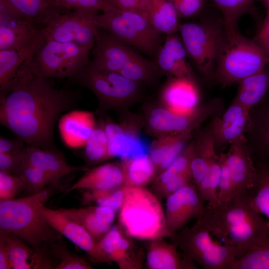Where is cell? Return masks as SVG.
Wrapping results in <instances>:
<instances>
[{"instance_id": "cell-1", "label": "cell", "mask_w": 269, "mask_h": 269, "mask_svg": "<svg viewBox=\"0 0 269 269\" xmlns=\"http://www.w3.org/2000/svg\"><path fill=\"white\" fill-rule=\"evenodd\" d=\"M77 90L54 88L49 78L36 76L29 66L0 93V123L28 146L56 149L53 131L65 112L77 106Z\"/></svg>"}, {"instance_id": "cell-2", "label": "cell", "mask_w": 269, "mask_h": 269, "mask_svg": "<svg viewBox=\"0 0 269 269\" xmlns=\"http://www.w3.org/2000/svg\"><path fill=\"white\" fill-rule=\"evenodd\" d=\"M46 188L20 198L0 199V231L14 234L36 250L59 241L62 235L43 218L38 202L46 200Z\"/></svg>"}, {"instance_id": "cell-3", "label": "cell", "mask_w": 269, "mask_h": 269, "mask_svg": "<svg viewBox=\"0 0 269 269\" xmlns=\"http://www.w3.org/2000/svg\"><path fill=\"white\" fill-rule=\"evenodd\" d=\"M125 198L119 210V226L127 236L151 241L171 238L158 196L145 187H124Z\"/></svg>"}, {"instance_id": "cell-4", "label": "cell", "mask_w": 269, "mask_h": 269, "mask_svg": "<svg viewBox=\"0 0 269 269\" xmlns=\"http://www.w3.org/2000/svg\"><path fill=\"white\" fill-rule=\"evenodd\" d=\"M269 64V56L256 43L238 30L227 29L218 54L215 81L223 87L239 82Z\"/></svg>"}, {"instance_id": "cell-5", "label": "cell", "mask_w": 269, "mask_h": 269, "mask_svg": "<svg viewBox=\"0 0 269 269\" xmlns=\"http://www.w3.org/2000/svg\"><path fill=\"white\" fill-rule=\"evenodd\" d=\"M250 192L236 193L229 201L206 206L199 219L210 233L234 245L264 218L252 203Z\"/></svg>"}, {"instance_id": "cell-6", "label": "cell", "mask_w": 269, "mask_h": 269, "mask_svg": "<svg viewBox=\"0 0 269 269\" xmlns=\"http://www.w3.org/2000/svg\"><path fill=\"white\" fill-rule=\"evenodd\" d=\"M178 30L187 54L202 76L215 81L218 54L227 34L223 18L180 24Z\"/></svg>"}, {"instance_id": "cell-7", "label": "cell", "mask_w": 269, "mask_h": 269, "mask_svg": "<svg viewBox=\"0 0 269 269\" xmlns=\"http://www.w3.org/2000/svg\"><path fill=\"white\" fill-rule=\"evenodd\" d=\"M95 22L98 28L146 54L160 48L162 33L140 13L121 9L111 2L97 14Z\"/></svg>"}, {"instance_id": "cell-8", "label": "cell", "mask_w": 269, "mask_h": 269, "mask_svg": "<svg viewBox=\"0 0 269 269\" xmlns=\"http://www.w3.org/2000/svg\"><path fill=\"white\" fill-rule=\"evenodd\" d=\"M91 50L75 43L46 39L33 54L30 68L38 77L72 79L89 63Z\"/></svg>"}, {"instance_id": "cell-9", "label": "cell", "mask_w": 269, "mask_h": 269, "mask_svg": "<svg viewBox=\"0 0 269 269\" xmlns=\"http://www.w3.org/2000/svg\"><path fill=\"white\" fill-rule=\"evenodd\" d=\"M170 238L185 256L205 269H231L237 259L236 248L214 242L198 219L193 227L184 228Z\"/></svg>"}, {"instance_id": "cell-10", "label": "cell", "mask_w": 269, "mask_h": 269, "mask_svg": "<svg viewBox=\"0 0 269 269\" xmlns=\"http://www.w3.org/2000/svg\"><path fill=\"white\" fill-rule=\"evenodd\" d=\"M222 99H211L187 113L173 112L163 106L154 107L146 117L148 132L157 138L194 132L208 119L225 111Z\"/></svg>"}, {"instance_id": "cell-11", "label": "cell", "mask_w": 269, "mask_h": 269, "mask_svg": "<svg viewBox=\"0 0 269 269\" xmlns=\"http://www.w3.org/2000/svg\"><path fill=\"white\" fill-rule=\"evenodd\" d=\"M72 79L92 91L104 109L114 108L130 102L139 91L140 83L117 72L97 69L90 62Z\"/></svg>"}, {"instance_id": "cell-12", "label": "cell", "mask_w": 269, "mask_h": 269, "mask_svg": "<svg viewBox=\"0 0 269 269\" xmlns=\"http://www.w3.org/2000/svg\"><path fill=\"white\" fill-rule=\"evenodd\" d=\"M98 12L74 10L57 15L43 27L46 39L75 43L92 50L99 29L95 22Z\"/></svg>"}, {"instance_id": "cell-13", "label": "cell", "mask_w": 269, "mask_h": 269, "mask_svg": "<svg viewBox=\"0 0 269 269\" xmlns=\"http://www.w3.org/2000/svg\"><path fill=\"white\" fill-rule=\"evenodd\" d=\"M45 200L38 202V209L43 218L57 231L85 252L94 262L111 265L92 235L82 225L68 218L59 210L44 205Z\"/></svg>"}, {"instance_id": "cell-14", "label": "cell", "mask_w": 269, "mask_h": 269, "mask_svg": "<svg viewBox=\"0 0 269 269\" xmlns=\"http://www.w3.org/2000/svg\"><path fill=\"white\" fill-rule=\"evenodd\" d=\"M204 202L192 181L166 198V224L172 235L191 220L202 216L205 207Z\"/></svg>"}, {"instance_id": "cell-15", "label": "cell", "mask_w": 269, "mask_h": 269, "mask_svg": "<svg viewBox=\"0 0 269 269\" xmlns=\"http://www.w3.org/2000/svg\"><path fill=\"white\" fill-rule=\"evenodd\" d=\"M250 123L249 111L233 101L222 115L210 118L207 126L216 152H224L231 142L245 136Z\"/></svg>"}, {"instance_id": "cell-16", "label": "cell", "mask_w": 269, "mask_h": 269, "mask_svg": "<svg viewBox=\"0 0 269 269\" xmlns=\"http://www.w3.org/2000/svg\"><path fill=\"white\" fill-rule=\"evenodd\" d=\"M104 122L110 158L117 157L124 160L149 155V145L139 135L134 122L118 124L109 119Z\"/></svg>"}, {"instance_id": "cell-17", "label": "cell", "mask_w": 269, "mask_h": 269, "mask_svg": "<svg viewBox=\"0 0 269 269\" xmlns=\"http://www.w3.org/2000/svg\"><path fill=\"white\" fill-rule=\"evenodd\" d=\"M100 30L92 48L93 59L90 63L97 69L119 73L138 54L108 32Z\"/></svg>"}, {"instance_id": "cell-18", "label": "cell", "mask_w": 269, "mask_h": 269, "mask_svg": "<svg viewBox=\"0 0 269 269\" xmlns=\"http://www.w3.org/2000/svg\"><path fill=\"white\" fill-rule=\"evenodd\" d=\"M225 155L236 194L251 193L257 181L258 172L245 136L231 142Z\"/></svg>"}, {"instance_id": "cell-19", "label": "cell", "mask_w": 269, "mask_h": 269, "mask_svg": "<svg viewBox=\"0 0 269 269\" xmlns=\"http://www.w3.org/2000/svg\"><path fill=\"white\" fill-rule=\"evenodd\" d=\"M132 239L119 226L114 225L98 243L109 260L116 263L120 269H141L144 253Z\"/></svg>"}, {"instance_id": "cell-20", "label": "cell", "mask_w": 269, "mask_h": 269, "mask_svg": "<svg viewBox=\"0 0 269 269\" xmlns=\"http://www.w3.org/2000/svg\"><path fill=\"white\" fill-rule=\"evenodd\" d=\"M45 35L43 27L34 22L0 12V50L20 49Z\"/></svg>"}, {"instance_id": "cell-21", "label": "cell", "mask_w": 269, "mask_h": 269, "mask_svg": "<svg viewBox=\"0 0 269 269\" xmlns=\"http://www.w3.org/2000/svg\"><path fill=\"white\" fill-rule=\"evenodd\" d=\"M250 123L245 136L253 157L258 163L269 162V96L249 111Z\"/></svg>"}, {"instance_id": "cell-22", "label": "cell", "mask_w": 269, "mask_h": 269, "mask_svg": "<svg viewBox=\"0 0 269 269\" xmlns=\"http://www.w3.org/2000/svg\"><path fill=\"white\" fill-rule=\"evenodd\" d=\"M162 105L175 112L187 113L201 104V94L194 78H170L160 97Z\"/></svg>"}, {"instance_id": "cell-23", "label": "cell", "mask_w": 269, "mask_h": 269, "mask_svg": "<svg viewBox=\"0 0 269 269\" xmlns=\"http://www.w3.org/2000/svg\"><path fill=\"white\" fill-rule=\"evenodd\" d=\"M69 11L54 0H0V12L27 19L42 27Z\"/></svg>"}, {"instance_id": "cell-24", "label": "cell", "mask_w": 269, "mask_h": 269, "mask_svg": "<svg viewBox=\"0 0 269 269\" xmlns=\"http://www.w3.org/2000/svg\"><path fill=\"white\" fill-rule=\"evenodd\" d=\"M124 173L121 162H110L88 169L65 194L76 190L98 191L124 186Z\"/></svg>"}, {"instance_id": "cell-25", "label": "cell", "mask_w": 269, "mask_h": 269, "mask_svg": "<svg viewBox=\"0 0 269 269\" xmlns=\"http://www.w3.org/2000/svg\"><path fill=\"white\" fill-rule=\"evenodd\" d=\"M22 160L40 169L49 175L56 183L62 177L72 172L84 171L85 166L69 164L64 155L56 149H46L28 146L25 147Z\"/></svg>"}, {"instance_id": "cell-26", "label": "cell", "mask_w": 269, "mask_h": 269, "mask_svg": "<svg viewBox=\"0 0 269 269\" xmlns=\"http://www.w3.org/2000/svg\"><path fill=\"white\" fill-rule=\"evenodd\" d=\"M58 210L84 227L97 242L113 226L116 213L109 207L98 205Z\"/></svg>"}, {"instance_id": "cell-27", "label": "cell", "mask_w": 269, "mask_h": 269, "mask_svg": "<svg viewBox=\"0 0 269 269\" xmlns=\"http://www.w3.org/2000/svg\"><path fill=\"white\" fill-rule=\"evenodd\" d=\"M96 126L93 113L79 110L63 115L58 124L62 140L71 148L84 146Z\"/></svg>"}, {"instance_id": "cell-28", "label": "cell", "mask_w": 269, "mask_h": 269, "mask_svg": "<svg viewBox=\"0 0 269 269\" xmlns=\"http://www.w3.org/2000/svg\"><path fill=\"white\" fill-rule=\"evenodd\" d=\"M184 46L175 33L167 35L157 54L158 67L170 78H194L186 61Z\"/></svg>"}, {"instance_id": "cell-29", "label": "cell", "mask_w": 269, "mask_h": 269, "mask_svg": "<svg viewBox=\"0 0 269 269\" xmlns=\"http://www.w3.org/2000/svg\"><path fill=\"white\" fill-rule=\"evenodd\" d=\"M146 266L149 269H197L194 261L181 255L173 244L163 239L149 241Z\"/></svg>"}, {"instance_id": "cell-30", "label": "cell", "mask_w": 269, "mask_h": 269, "mask_svg": "<svg viewBox=\"0 0 269 269\" xmlns=\"http://www.w3.org/2000/svg\"><path fill=\"white\" fill-rule=\"evenodd\" d=\"M9 254L11 269H52L53 266L40 250H36L17 236L0 232Z\"/></svg>"}, {"instance_id": "cell-31", "label": "cell", "mask_w": 269, "mask_h": 269, "mask_svg": "<svg viewBox=\"0 0 269 269\" xmlns=\"http://www.w3.org/2000/svg\"><path fill=\"white\" fill-rule=\"evenodd\" d=\"M193 134L190 132L158 137L149 145V156L155 167L156 177L182 152Z\"/></svg>"}, {"instance_id": "cell-32", "label": "cell", "mask_w": 269, "mask_h": 269, "mask_svg": "<svg viewBox=\"0 0 269 269\" xmlns=\"http://www.w3.org/2000/svg\"><path fill=\"white\" fill-rule=\"evenodd\" d=\"M46 36L18 49L0 50V91L7 90L19 71L30 60L34 52L45 41Z\"/></svg>"}, {"instance_id": "cell-33", "label": "cell", "mask_w": 269, "mask_h": 269, "mask_svg": "<svg viewBox=\"0 0 269 269\" xmlns=\"http://www.w3.org/2000/svg\"><path fill=\"white\" fill-rule=\"evenodd\" d=\"M195 139V149L190 163L192 181L197 186L206 175L210 160L217 154L214 145L213 138L207 126L197 130Z\"/></svg>"}, {"instance_id": "cell-34", "label": "cell", "mask_w": 269, "mask_h": 269, "mask_svg": "<svg viewBox=\"0 0 269 269\" xmlns=\"http://www.w3.org/2000/svg\"><path fill=\"white\" fill-rule=\"evenodd\" d=\"M239 84L237 93L233 101L250 111L265 97L269 90V64Z\"/></svg>"}, {"instance_id": "cell-35", "label": "cell", "mask_w": 269, "mask_h": 269, "mask_svg": "<svg viewBox=\"0 0 269 269\" xmlns=\"http://www.w3.org/2000/svg\"><path fill=\"white\" fill-rule=\"evenodd\" d=\"M124 173V187H145L156 177V169L149 155L121 161Z\"/></svg>"}, {"instance_id": "cell-36", "label": "cell", "mask_w": 269, "mask_h": 269, "mask_svg": "<svg viewBox=\"0 0 269 269\" xmlns=\"http://www.w3.org/2000/svg\"><path fill=\"white\" fill-rule=\"evenodd\" d=\"M146 18L162 34L168 35L178 30L179 17L171 0H151Z\"/></svg>"}, {"instance_id": "cell-37", "label": "cell", "mask_w": 269, "mask_h": 269, "mask_svg": "<svg viewBox=\"0 0 269 269\" xmlns=\"http://www.w3.org/2000/svg\"><path fill=\"white\" fill-rule=\"evenodd\" d=\"M84 146V159L89 165L97 164L110 158L104 121L101 120L97 124Z\"/></svg>"}, {"instance_id": "cell-38", "label": "cell", "mask_w": 269, "mask_h": 269, "mask_svg": "<svg viewBox=\"0 0 269 269\" xmlns=\"http://www.w3.org/2000/svg\"><path fill=\"white\" fill-rule=\"evenodd\" d=\"M195 149L194 137L185 146L182 152L153 181L154 190L174 177L190 171V163Z\"/></svg>"}, {"instance_id": "cell-39", "label": "cell", "mask_w": 269, "mask_h": 269, "mask_svg": "<svg viewBox=\"0 0 269 269\" xmlns=\"http://www.w3.org/2000/svg\"><path fill=\"white\" fill-rule=\"evenodd\" d=\"M220 173L219 155L216 154L210 160L206 175L196 187L202 199L208 202V206L213 207L218 204L217 188Z\"/></svg>"}, {"instance_id": "cell-40", "label": "cell", "mask_w": 269, "mask_h": 269, "mask_svg": "<svg viewBox=\"0 0 269 269\" xmlns=\"http://www.w3.org/2000/svg\"><path fill=\"white\" fill-rule=\"evenodd\" d=\"M17 175L21 178L25 190L30 195L39 193L50 184H55L47 173L22 160Z\"/></svg>"}, {"instance_id": "cell-41", "label": "cell", "mask_w": 269, "mask_h": 269, "mask_svg": "<svg viewBox=\"0 0 269 269\" xmlns=\"http://www.w3.org/2000/svg\"><path fill=\"white\" fill-rule=\"evenodd\" d=\"M157 70V65L138 55L119 73L131 80L141 83L153 80Z\"/></svg>"}, {"instance_id": "cell-42", "label": "cell", "mask_w": 269, "mask_h": 269, "mask_svg": "<svg viewBox=\"0 0 269 269\" xmlns=\"http://www.w3.org/2000/svg\"><path fill=\"white\" fill-rule=\"evenodd\" d=\"M231 269H269V243L250 249L235 261Z\"/></svg>"}, {"instance_id": "cell-43", "label": "cell", "mask_w": 269, "mask_h": 269, "mask_svg": "<svg viewBox=\"0 0 269 269\" xmlns=\"http://www.w3.org/2000/svg\"><path fill=\"white\" fill-rule=\"evenodd\" d=\"M125 198L124 187L98 191H85L83 200L85 203H95L98 205L106 206L118 212Z\"/></svg>"}, {"instance_id": "cell-44", "label": "cell", "mask_w": 269, "mask_h": 269, "mask_svg": "<svg viewBox=\"0 0 269 269\" xmlns=\"http://www.w3.org/2000/svg\"><path fill=\"white\" fill-rule=\"evenodd\" d=\"M51 246L53 254L59 260L55 269H91L92 265L81 257L70 252L60 241Z\"/></svg>"}, {"instance_id": "cell-45", "label": "cell", "mask_w": 269, "mask_h": 269, "mask_svg": "<svg viewBox=\"0 0 269 269\" xmlns=\"http://www.w3.org/2000/svg\"><path fill=\"white\" fill-rule=\"evenodd\" d=\"M219 155L221 173L218 192V203L229 201L236 194L234 185L231 177L225 152Z\"/></svg>"}, {"instance_id": "cell-46", "label": "cell", "mask_w": 269, "mask_h": 269, "mask_svg": "<svg viewBox=\"0 0 269 269\" xmlns=\"http://www.w3.org/2000/svg\"><path fill=\"white\" fill-rule=\"evenodd\" d=\"M23 190L24 185L19 176L0 171V199L14 198Z\"/></svg>"}, {"instance_id": "cell-47", "label": "cell", "mask_w": 269, "mask_h": 269, "mask_svg": "<svg viewBox=\"0 0 269 269\" xmlns=\"http://www.w3.org/2000/svg\"><path fill=\"white\" fill-rule=\"evenodd\" d=\"M68 10H80L91 11H103L111 0H54Z\"/></svg>"}, {"instance_id": "cell-48", "label": "cell", "mask_w": 269, "mask_h": 269, "mask_svg": "<svg viewBox=\"0 0 269 269\" xmlns=\"http://www.w3.org/2000/svg\"><path fill=\"white\" fill-rule=\"evenodd\" d=\"M192 181L191 171H189L171 179L155 191L159 196L166 198Z\"/></svg>"}, {"instance_id": "cell-49", "label": "cell", "mask_w": 269, "mask_h": 269, "mask_svg": "<svg viewBox=\"0 0 269 269\" xmlns=\"http://www.w3.org/2000/svg\"><path fill=\"white\" fill-rule=\"evenodd\" d=\"M179 17L187 18L199 13L205 5L206 0H171Z\"/></svg>"}, {"instance_id": "cell-50", "label": "cell", "mask_w": 269, "mask_h": 269, "mask_svg": "<svg viewBox=\"0 0 269 269\" xmlns=\"http://www.w3.org/2000/svg\"><path fill=\"white\" fill-rule=\"evenodd\" d=\"M22 156V155L0 152V171L17 175Z\"/></svg>"}, {"instance_id": "cell-51", "label": "cell", "mask_w": 269, "mask_h": 269, "mask_svg": "<svg viewBox=\"0 0 269 269\" xmlns=\"http://www.w3.org/2000/svg\"><path fill=\"white\" fill-rule=\"evenodd\" d=\"M27 145L20 139L8 138L0 136V152L14 155H22Z\"/></svg>"}, {"instance_id": "cell-52", "label": "cell", "mask_w": 269, "mask_h": 269, "mask_svg": "<svg viewBox=\"0 0 269 269\" xmlns=\"http://www.w3.org/2000/svg\"><path fill=\"white\" fill-rule=\"evenodd\" d=\"M111 2L121 9L138 12L145 17L150 6L141 0H111Z\"/></svg>"}, {"instance_id": "cell-53", "label": "cell", "mask_w": 269, "mask_h": 269, "mask_svg": "<svg viewBox=\"0 0 269 269\" xmlns=\"http://www.w3.org/2000/svg\"><path fill=\"white\" fill-rule=\"evenodd\" d=\"M0 269H11L9 254L4 241L0 237Z\"/></svg>"}, {"instance_id": "cell-54", "label": "cell", "mask_w": 269, "mask_h": 269, "mask_svg": "<svg viewBox=\"0 0 269 269\" xmlns=\"http://www.w3.org/2000/svg\"><path fill=\"white\" fill-rule=\"evenodd\" d=\"M269 37V10L267 11V14L263 26L256 38Z\"/></svg>"}, {"instance_id": "cell-55", "label": "cell", "mask_w": 269, "mask_h": 269, "mask_svg": "<svg viewBox=\"0 0 269 269\" xmlns=\"http://www.w3.org/2000/svg\"><path fill=\"white\" fill-rule=\"evenodd\" d=\"M254 40L269 56V37L255 38Z\"/></svg>"}, {"instance_id": "cell-56", "label": "cell", "mask_w": 269, "mask_h": 269, "mask_svg": "<svg viewBox=\"0 0 269 269\" xmlns=\"http://www.w3.org/2000/svg\"><path fill=\"white\" fill-rule=\"evenodd\" d=\"M257 167L258 171L269 181V162L258 163Z\"/></svg>"}, {"instance_id": "cell-57", "label": "cell", "mask_w": 269, "mask_h": 269, "mask_svg": "<svg viewBox=\"0 0 269 269\" xmlns=\"http://www.w3.org/2000/svg\"><path fill=\"white\" fill-rule=\"evenodd\" d=\"M267 7V10H269V0H260Z\"/></svg>"}, {"instance_id": "cell-58", "label": "cell", "mask_w": 269, "mask_h": 269, "mask_svg": "<svg viewBox=\"0 0 269 269\" xmlns=\"http://www.w3.org/2000/svg\"><path fill=\"white\" fill-rule=\"evenodd\" d=\"M142 1L150 5L151 0H141Z\"/></svg>"}, {"instance_id": "cell-59", "label": "cell", "mask_w": 269, "mask_h": 269, "mask_svg": "<svg viewBox=\"0 0 269 269\" xmlns=\"http://www.w3.org/2000/svg\"><path fill=\"white\" fill-rule=\"evenodd\" d=\"M268 225L269 226V220H268Z\"/></svg>"}]
</instances>
